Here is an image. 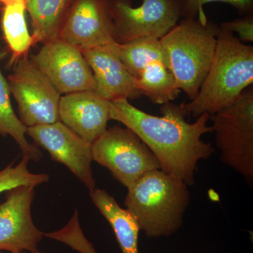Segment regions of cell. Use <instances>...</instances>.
<instances>
[{"label": "cell", "instance_id": "24", "mask_svg": "<svg viewBox=\"0 0 253 253\" xmlns=\"http://www.w3.org/2000/svg\"><path fill=\"white\" fill-rule=\"evenodd\" d=\"M18 253H30L25 252V251H23V252ZM39 253H42L40 252Z\"/></svg>", "mask_w": 253, "mask_h": 253}, {"label": "cell", "instance_id": "5", "mask_svg": "<svg viewBox=\"0 0 253 253\" xmlns=\"http://www.w3.org/2000/svg\"><path fill=\"white\" fill-rule=\"evenodd\" d=\"M224 164L249 180L253 178V88L234 104L210 116Z\"/></svg>", "mask_w": 253, "mask_h": 253}, {"label": "cell", "instance_id": "27", "mask_svg": "<svg viewBox=\"0 0 253 253\" xmlns=\"http://www.w3.org/2000/svg\"><path fill=\"white\" fill-rule=\"evenodd\" d=\"M0 49H1V46H0Z\"/></svg>", "mask_w": 253, "mask_h": 253}, {"label": "cell", "instance_id": "15", "mask_svg": "<svg viewBox=\"0 0 253 253\" xmlns=\"http://www.w3.org/2000/svg\"><path fill=\"white\" fill-rule=\"evenodd\" d=\"M90 192L91 201L112 226L123 253H139L138 240L140 231L135 217L127 209L120 207L116 199L105 190Z\"/></svg>", "mask_w": 253, "mask_h": 253}, {"label": "cell", "instance_id": "23", "mask_svg": "<svg viewBox=\"0 0 253 253\" xmlns=\"http://www.w3.org/2000/svg\"><path fill=\"white\" fill-rule=\"evenodd\" d=\"M219 27L236 33L239 35L240 41L253 42V15L247 14L243 17L221 23Z\"/></svg>", "mask_w": 253, "mask_h": 253}, {"label": "cell", "instance_id": "20", "mask_svg": "<svg viewBox=\"0 0 253 253\" xmlns=\"http://www.w3.org/2000/svg\"><path fill=\"white\" fill-rule=\"evenodd\" d=\"M134 84L141 95L156 104L172 102L181 91L171 70L161 62L148 65L134 78Z\"/></svg>", "mask_w": 253, "mask_h": 253}, {"label": "cell", "instance_id": "8", "mask_svg": "<svg viewBox=\"0 0 253 253\" xmlns=\"http://www.w3.org/2000/svg\"><path fill=\"white\" fill-rule=\"evenodd\" d=\"M116 42L141 38L161 39L182 17L181 0H143L134 7L131 0H111Z\"/></svg>", "mask_w": 253, "mask_h": 253}, {"label": "cell", "instance_id": "14", "mask_svg": "<svg viewBox=\"0 0 253 253\" xmlns=\"http://www.w3.org/2000/svg\"><path fill=\"white\" fill-rule=\"evenodd\" d=\"M116 43L82 51L94 76L93 91L109 101L138 99L141 95L116 52Z\"/></svg>", "mask_w": 253, "mask_h": 253}, {"label": "cell", "instance_id": "18", "mask_svg": "<svg viewBox=\"0 0 253 253\" xmlns=\"http://www.w3.org/2000/svg\"><path fill=\"white\" fill-rule=\"evenodd\" d=\"M115 49L125 67L135 79L151 63L161 62L170 69L167 51L158 38H141L123 44L116 42Z\"/></svg>", "mask_w": 253, "mask_h": 253}, {"label": "cell", "instance_id": "17", "mask_svg": "<svg viewBox=\"0 0 253 253\" xmlns=\"http://www.w3.org/2000/svg\"><path fill=\"white\" fill-rule=\"evenodd\" d=\"M2 11L1 28L5 41L11 51L10 64L27 55L34 45L33 36L28 32L24 0H0Z\"/></svg>", "mask_w": 253, "mask_h": 253}, {"label": "cell", "instance_id": "16", "mask_svg": "<svg viewBox=\"0 0 253 253\" xmlns=\"http://www.w3.org/2000/svg\"><path fill=\"white\" fill-rule=\"evenodd\" d=\"M31 16L35 44L54 41L60 31L73 0H24Z\"/></svg>", "mask_w": 253, "mask_h": 253}, {"label": "cell", "instance_id": "25", "mask_svg": "<svg viewBox=\"0 0 253 253\" xmlns=\"http://www.w3.org/2000/svg\"><path fill=\"white\" fill-rule=\"evenodd\" d=\"M0 8H1V4H0Z\"/></svg>", "mask_w": 253, "mask_h": 253}, {"label": "cell", "instance_id": "6", "mask_svg": "<svg viewBox=\"0 0 253 253\" xmlns=\"http://www.w3.org/2000/svg\"><path fill=\"white\" fill-rule=\"evenodd\" d=\"M93 161L107 168L116 180L129 189L146 173L161 169L152 151L129 128L106 129L91 144Z\"/></svg>", "mask_w": 253, "mask_h": 253}, {"label": "cell", "instance_id": "22", "mask_svg": "<svg viewBox=\"0 0 253 253\" xmlns=\"http://www.w3.org/2000/svg\"><path fill=\"white\" fill-rule=\"evenodd\" d=\"M182 6V17L196 18L206 16L204 4L211 2H224L231 5L237 10L240 14H252L253 0H181Z\"/></svg>", "mask_w": 253, "mask_h": 253}, {"label": "cell", "instance_id": "7", "mask_svg": "<svg viewBox=\"0 0 253 253\" xmlns=\"http://www.w3.org/2000/svg\"><path fill=\"white\" fill-rule=\"evenodd\" d=\"M16 62L7 82L21 122L27 127L59 122V91L27 56Z\"/></svg>", "mask_w": 253, "mask_h": 253}, {"label": "cell", "instance_id": "26", "mask_svg": "<svg viewBox=\"0 0 253 253\" xmlns=\"http://www.w3.org/2000/svg\"><path fill=\"white\" fill-rule=\"evenodd\" d=\"M0 253H1V251H0Z\"/></svg>", "mask_w": 253, "mask_h": 253}, {"label": "cell", "instance_id": "1", "mask_svg": "<svg viewBox=\"0 0 253 253\" xmlns=\"http://www.w3.org/2000/svg\"><path fill=\"white\" fill-rule=\"evenodd\" d=\"M160 111L162 116H152L123 98L111 101L110 119L134 131L157 158L161 169L193 186L198 163L215 151L202 139L204 134L212 132L207 125L210 115L204 113L190 123L181 105L168 103Z\"/></svg>", "mask_w": 253, "mask_h": 253}, {"label": "cell", "instance_id": "3", "mask_svg": "<svg viewBox=\"0 0 253 253\" xmlns=\"http://www.w3.org/2000/svg\"><path fill=\"white\" fill-rule=\"evenodd\" d=\"M127 190L125 206L148 237L169 236L179 230L190 203L189 186L184 181L156 169Z\"/></svg>", "mask_w": 253, "mask_h": 253}, {"label": "cell", "instance_id": "2", "mask_svg": "<svg viewBox=\"0 0 253 253\" xmlns=\"http://www.w3.org/2000/svg\"><path fill=\"white\" fill-rule=\"evenodd\" d=\"M253 83V46L219 27L212 63L197 96L181 104L186 114L197 119L225 109Z\"/></svg>", "mask_w": 253, "mask_h": 253}, {"label": "cell", "instance_id": "13", "mask_svg": "<svg viewBox=\"0 0 253 253\" xmlns=\"http://www.w3.org/2000/svg\"><path fill=\"white\" fill-rule=\"evenodd\" d=\"M111 101L93 91L64 94L59 104L60 121L92 144L107 129Z\"/></svg>", "mask_w": 253, "mask_h": 253}, {"label": "cell", "instance_id": "11", "mask_svg": "<svg viewBox=\"0 0 253 253\" xmlns=\"http://www.w3.org/2000/svg\"><path fill=\"white\" fill-rule=\"evenodd\" d=\"M27 134L46 150L54 161L66 166L89 191L96 188L91 144L61 121L28 127Z\"/></svg>", "mask_w": 253, "mask_h": 253}, {"label": "cell", "instance_id": "12", "mask_svg": "<svg viewBox=\"0 0 253 253\" xmlns=\"http://www.w3.org/2000/svg\"><path fill=\"white\" fill-rule=\"evenodd\" d=\"M111 0H73L59 39L81 51L116 43Z\"/></svg>", "mask_w": 253, "mask_h": 253}, {"label": "cell", "instance_id": "10", "mask_svg": "<svg viewBox=\"0 0 253 253\" xmlns=\"http://www.w3.org/2000/svg\"><path fill=\"white\" fill-rule=\"evenodd\" d=\"M36 186L21 185L5 192L0 204V251L39 253L38 247L44 233L33 223L31 206Z\"/></svg>", "mask_w": 253, "mask_h": 253}, {"label": "cell", "instance_id": "9", "mask_svg": "<svg viewBox=\"0 0 253 253\" xmlns=\"http://www.w3.org/2000/svg\"><path fill=\"white\" fill-rule=\"evenodd\" d=\"M31 61L61 95L94 90L92 71L81 50L62 40L43 44Z\"/></svg>", "mask_w": 253, "mask_h": 253}, {"label": "cell", "instance_id": "4", "mask_svg": "<svg viewBox=\"0 0 253 253\" xmlns=\"http://www.w3.org/2000/svg\"><path fill=\"white\" fill-rule=\"evenodd\" d=\"M219 26L206 16L185 18L161 38L176 83L194 99L212 63Z\"/></svg>", "mask_w": 253, "mask_h": 253}, {"label": "cell", "instance_id": "21", "mask_svg": "<svg viewBox=\"0 0 253 253\" xmlns=\"http://www.w3.org/2000/svg\"><path fill=\"white\" fill-rule=\"evenodd\" d=\"M30 159L23 156L19 163H14L0 171V194L21 185L38 186L49 181L47 174H34L30 172L28 164Z\"/></svg>", "mask_w": 253, "mask_h": 253}, {"label": "cell", "instance_id": "19", "mask_svg": "<svg viewBox=\"0 0 253 253\" xmlns=\"http://www.w3.org/2000/svg\"><path fill=\"white\" fill-rule=\"evenodd\" d=\"M7 53L6 49H0V134L11 136L17 143L23 156L38 162L42 158V154L36 146L31 144L26 139L28 127L23 124L13 109L7 80L1 72V63Z\"/></svg>", "mask_w": 253, "mask_h": 253}]
</instances>
